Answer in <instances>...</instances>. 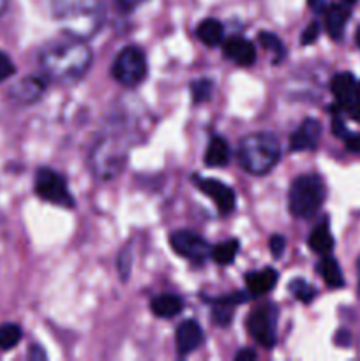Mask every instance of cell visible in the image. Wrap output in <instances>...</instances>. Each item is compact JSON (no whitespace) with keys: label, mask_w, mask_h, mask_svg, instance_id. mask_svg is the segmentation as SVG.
Returning a JSON list of instances; mask_svg holds the SVG:
<instances>
[{"label":"cell","mask_w":360,"mask_h":361,"mask_svg":"<svg viewBox=\"0 0 360 361\" xmlns=\"http://www.w3.org/2000/svg\"><path fill=\"white\" fill-rule=\"evenodd\" d=\"M39 62L42 71L52 80L60 83H73L81 80L90 69L92 51L81 39L67 35L46 44L41 49Z\"/></svg>","instance_id":"obj_1"},{"label":"cell","mask_w":360,"mask_h":361,"mask_svg":"<svg viewBox=\"0 0 360 361\" xmlns=\"http://www.w3.org/2000/svg\"><path fill=\"white\" fill-rule=\"evenodd\" d=\"M52 4L64 32L81 41L97 34L104 20L102 0H52Z\"/></svg>","instance_id":"obj_2"},{"label":"cell","mask_w":360,"mask_h":361,"mask_svg":"<svg viewBox=\"0 0 360 361\" xmlns=\"http://www.w3.org/2000/svg\"><path fill=\"white\" fill-rule=\"evenodd\" d=\"M281 159V143L272 133H254L242 137L239 162L251 175H267Z\"/></svg>","instance_id":"obj_3"},{"label":"cell","mask_w":360,"mask_h":361,"mask_svg":"<svg viewBox=\"0 0 360 361\" xmlns=\"http://www.w3.org/2000/svg\"><path fill=\"white\" fill-rule=\"evenodd\" d=\"M325 201V183L318 175H300L293 180L288 194V207L292 215L311 219L318 214Z\"/></svg>","instance_id":"obj_4"},{"label":"cell","mask_w":360,"mask_h":361,"mask_svg":"<svg viewBox=\"0 0 360 361\" xmlns=\"http://www.w3.org/2000/svg\"><path fill=\"white\" fill-rule=\"evenodd\" d=\"M112 76L124 87H136L147 76V59L138 46H127L116 55Z\"/></svg>","instance_id":"obj_5"},{"label":"cell","mask_w":360,"mask_h":361,"mask_svg":"<svg viewBox=\"0 0 360 361\" xmlns=\"http://www.w3.org/2000/svg\"><path fill=\"white\" fill-rule=\"evenodd\" d=\"M124 161H126V148L119 147L116 141L109 137L102 140L92 152V169L102 180H112L113 176L119 175Z\"/></svg>","instance_id":"obj_6"},{"label":"cell","mask_w":360,"mask_h":361,"mask_svg":"<svg viewBox=\"0 0 360 361\" xmlns=\"http://www.w3.org/2000/svg\"><path fill=\"white\" fill-rule=\"evenodd\" d=\"M35 194H37L41 200L55 203L59 204V207H74V200L73 196H71L69 189H67L66 180H64L59 173L53 171V169H39L37 175H35Z\"/></svg>","instance_id":"obj_7"},{"label":"cell","mask_w":360,"mask_h":361,"mask_svg":"<svg viewBox=\"0 0 360 361\" xmlns=\"http://www.w3.org/2000/svg\"><path fill=\"white\" fill-rule=\"evenodd\" d=\"M275 328H277V309L274 305H265L253 310L247 317L249 335L263 348L270 349L275 344Z\"/></svg>","instance_id":"obj_8"},{"label":"cell","mask_w":360,"mask_h":361,"mask_svg":"<svg viewBox=\"0 0 360 361\" xmlns=\"http://www.w3.org/2000/svg\"><path fill=\"white\" fill-rule=\"evenodd\" d=\"M169 243L179 256L186 257L193 263H203L210 254L208 243L193 231H175L169 238Z\"/></svg>","instance_id":"obj_9"},{"label":"cell","mask_w":360,"mask_h":361,"mask_svg":"<svg viewBox=\"0 0 360 361\" xmlns=\"http://www.w3.org/2000/svg\"><path fill=\"white\" fill-rule=\"evenodd\" d=\"M193 182L196 183L198 189L205 194V196L210 197L215 203L217 210L222 215H228L235 210L236 204V196L233 192L232 187H228L226 183L217 182V180L212 178H200V176H194Z\"/></svg>","instance_id":"obj_10"},{"label":"cell","mask_w":360,"mask_h":361,"mask_svg":"<svg viewBox=\"0 0 360 361\" xmlns=\"http://www.w3.org/2000/svg\"><path fill=\"white\" fill-rule=\"evenodd\" d=\"M321 123L314 118H307L296 127L295 133L289 136V148L295 152L314 150L320 145Z\"/></svg>","instance_id":"obj_11"},{"label":"cell","mask_w":360,"mask_h":361,"mask_svg":"<svg viewBox=\"0 0 360 361\" xmlns=\"http://www.w3.org/2000/svg\"><path fill=\"white\" fill-rule=\"evenodd\" d=\"M46 90V81L39 76H28L14 83L9 90V97L18 104H32Z\"/></svg>","instance_id":"obj_12"},{"label":"cell","mask_w":360,"mask_h":361,"mask_svg":"<svg viewBox=\"0 0 360 361\" xmlns=\"http://www.w3.org/2000/svg\"><path fill=\"white\" fill-rule=\"evenodd\" d=\"M175 344L180 355H189L203 344V330L196 321H184L176 328Z\"/></svg>","instance_id":"obj_13"},{"label":"cell","mask_w":360,"mask_h":361,"mask_svg":"<svg viewBox=\"0 0 360 361\" xmlns=\"http://www.w3.org/2000/svg\"><path fill=\"white\" fill-rule=\"evenodd\" d=\"M325 13V28H327L328 35L335 41H341V37L344 35L346 23H348L349 16H352V11H349V4H332L327 6Z\"/></svg>","instance_id":"obj_14"},{"label":"cell","mask_w":360,"mask_h":361,"mask_svg":"<svg viewBox=\"0 0 360 361\" xmlns=\"http://www.w3.org/2000/svg\"><path fill=\"white\" fill-rule=\"evenodd\" d=\"M224 55L239 66H253L256 62V49L244 37H232L224 41Z\"/></svg>","instance_id":"obj_15"},{"label":"cell","mask_w":360,"mask_h":361,"mask_svg":"<svg viewBox=\"0 0 360 361\" xmlns=\"http://www.w3.org/2000/svg\"><path fill=\"white\" fill-rule=\"evenodd\" d=\"M277 277L279 275L274 268H263V270L251 271V274L246 275L247 293H249L251 296H254V298L267 295V293L275 286Z\"/></svg>","instance_id":"obj_16"},{"label":"cell","mask_w":360,"mask_h":361,"mask_svg":"<svg viewBox=\"0 0 360 361\" xmlns=\"http://www.w3.org/2000/svg\"><path fill=\"white\" fill-rule=\"evenodd\" d=\"M356 80L352 73H339L335 74L334 80H332V94L337 99L339 106L346 108V106L352 102L353 95L356 92Z\"/></svg>","instance_id":"obj_17"},{"label":"cell","mask_w":360,"mask_h":361,"mask_svg":"<svg viewBox=\"0 0 360 361\" xmlns=\"http://www.w3.org/2000/svg\"><path fill=\"white\" fill-rule=\"evenodd\" d=\"M196 35L203 44L215 48V46H219L224 41V27H222L221 21L208 18V20H203L198 25Z\"/></svg>","instance_id":"obj_18"},{"label":"cell","mask_w":360,"mask_h":361,"mask_svg":"<svg viewBox=\"0 0 360 361\" xmlns=\"http://www.w3.org/2000/svg\"><path fill=\"white\" fill-rule=\"evenodd\" d=\"M309 247L313 249V252L321 254V256H327V254H330V250L334 249V238H332L330 226H328L327 221L320 222V224L311 231Z\"/></svg>","instance_id":"obj_19"},{"label":"cell","mask_w":360,"mask_h":361,"mask_svg":"<svg viewBox=\"0 0 360 361\" xmlns=\"http://www.w3.org/2000/svg\"><path fill=\"white\" fill-rule=\"evenodd\" d=\"M150 309L157 317H166L168 319V317H175L182 312L184 303L175 295H159L150 302Z\"/></svg>","instance_id":"obj_20"},{"label":"cell","mask_w":360,"mask_h":361,"mask_svg":"<svg viewBox=\"0 0 360 361\" xmlns=\"http://www.w3.org/2000/svg\"><path fill=\"white\" fill-rule=\"evenodd\" d=\"M229 162V147L222 137H212L205 152V166L208 168H222Z\"/></svg>","instance_id":"obj_21"},{"label":"cell","mask_w":360,"mask_h":361,"mask_svg":"<svg viewBox=\"0 0 360 361\" xmlns=\"http://www.w3.org/2000/svg\"><path fill=\"white\" fill-rule=\"evenodd\" d=\"M318 270H320L321 277H323L325 284H327L328 288L339 289L344 286V277H342L341 267H339L337 261H335L332 256H328V254L327 256H323V259L320 261Z\"/></svg>","instance_id":"obj_22"},{"label":"cell","mask_w":360,"mask_h":361,"mask_svg":"<svg viewBox=\"0 0 360 361\" xmlns=\"http://www.w3.org/2000/svg\"><path fill=\"white\" fill-rule=\"evenodd\" d=\"M242 300H246V296L244 295H233V296H228V298H219L217 302H215L214 310H212L214 323L219 324V326H226V324L232 321L233 305H235L236 302H242Z\"/></svg>","instance_id":"obj_23"},{"label":"cell","mask_w":360,"mask_h":361,"mask_svg":"<svg viewBox=\"0 0 360 361\" xmlns=\"http://www.w3.org/2000/svg\"><path fill=\"white\" fill-rule=\"evenodd\" d=\"M236 254H239V240H226V242L217 243L214 249L210 250L212 259L217 264H232V261L235 259Z\"/></svg>","instance_id":"obj_24"},{"label":"cell","mask_w":360,"mask_h":361,"mask_svg":"<svg viewBox=\"0 0 360 361\" xmlns=\"http://www.w3.org/2000/svg\"><path fill=\"white\" fill-rule=\"evenodd\" d=\"M21 341V328L14 323L0 324V349L9 351Z\"/></svg>","instance_id":"obj_25"},{"label":"cell","mask_w":360,"mask_h":361,"mask_svg":"<svg viewBox=\"0 0 360 361\" xmlns=\"http://www.w3.org/2000/svg\"><path fill=\"white\" fill-rule=\"evenodd\" d=\"M289 293L302 303H311L318 295L316 288L311 286L309 282L302 281V279H296V281H293L292 284H289Z\"/></svg>","instance_id":"obj_26"},{"label":"cell","mask_w":360,"mask_h":361,"mask_svg":"<svg viewBox=\"0 0 360 361\" xmlns=\"http://www.w3.org/2000/svg\"><path fill=\"white\" fill-rule=\"evenodd\" d=\"M260 42L265 46V49H268L270 53H274V55H275L274 62L275 63H277L279 60L284 56V46H282V42L279 41L277 35L270 34V32H261Z\"/></svg>","instance_id":"obj_27"},{"label":"cell","mask_w":360,"mask_h":361,"mask_svg":"<svg viewBox=\"0 0 360 361\" xmlns=\"http://www.w3.org/2000/svg\"><path fill=\"white\" fill-rule=\"evenodd\" d=\"M191 95H193V101L198 102V104L208 101L212 95V81L207 80V78H201V80L194 81L191 85Z\"/></svg>","instance_id":"obj_28"},{"label":"cell","mask_w":360,"mask_h":361,"mask_svg":"<svg viewBox=\"0 0 360 361\" xmlns=\"http://www.w3.org/2000/svg\"><path fill=\"white\" fill-rule=\"evenodd\" d=\"M13 74H14L13 60H11L6 53L0 51V81L7 80V78H11Z\"/></svg>","instance_id":"obj_29"},{"label":"cell","mask_w":360,"mask_h":361,"mask_svg":"<svg viewBox=\"0 0 360 361\" xmlns=\"http://www.w3.org/2000/svg\"><path fill=\"white\" fill-rule=\"evenodd\" d=\"M318 35H320V23L313 21V23L307 25V28L304 30L300 42H302V44H313V42L318 39Z\"/></svg>","instance_id":"obj_30"},{"label":"cell","mask_w":360,"mask_h":361,"mask_svg":"<svg viewBox=\"0 0 360 361\" xmlns=\"http://www.w3.org/2000/svg\"><path fill=\"white\" fill-rule=\"evenodd\" d=\"M344 109L348 111V115L352 116L353 120H360V83L356 85V92L355 95H353L352 102H349Z\"/></svg>","instance_id":"obj_31"},{"label":"cell","mask_w":360,"mask_h":361,"mask_svg":"<svg viewBox=\"0 0 360 361\" xmlns=\"http://www.w3.org/2000/svg\"><path fill=\"white\" fill-rule=\"evenodd\" d=\"M284 247H286V240L284 236L281 235H274L270 238V252L274 257H281L282 252H284Z\"/></svg>","instance_id":"obj_32"},{"label":"cell","mask_w":360,"mask_h":361,"mask_svg":"<svg viewBox=\"0 0 360 361\" xmlns=\"http://www.w3.org/2000/svg\"><path fill=\"white\" fill-rule=\"evenodd\" d=\"M332 130H334L335 136L344 137V140L349 136L348 129H346V126H344V123H342L341 118H334V123H332Z\"/></svg>","instance_id":"obj_33"},{"label":"cell","mask_w":360,"mask_h":361,"mask_svg":"<svg viewBox=\"0 0 360 361\" xmlns=\"http://www.w3.org/2000/svg\"><path fill=\"white\" fill-rule=\"evenodd\" d=\"M115 2L122 11H133L136 9L138 6H141L143 2H147V0H115Z\"/></svg>","instance_id":"obj_34"},{"label":"cell","mask_w":360,"mask_h":361,"mask_svg":"<svg viewBox=\"0 0 360 361\" xmlns=\"http://www.w3.org/2000/svg\"><path fill=\"white\" fill-rule=\"evenodd\" d=\"M346 147L353 152H360V134H356V136H352V134H349V136L346 137Z\"/></svg>","instance_id":"obj_35"},{"label":"cell","mask_w":360,"mask_h":361,"mask_svg":"<svg viewBox=\"0 0 360 361\" xmlns=\"http://www.w3.org/2000/svg\"><path fill=\"white\" fill-rule=\"evenodd\" d=\"M236 360L239 361H244V360H254L256 358V353L254 351H251V349H244V351H240V353H236V356H235Z\"/></svg>","instance_id":"obj_36"},{"label":"cell","mask_w":360,"mask_h":361,"mask_svg":"<svg viewBox=\"0 0 360 361\" xmlns=\"http://www.w3.org/2000/svg\"><path fill=\"white\" fill-rule=\"evenodd\" d=\"M309 6L313 7L314 11H318V13H321V11L327 9V4H325V0H309Z\"/></svg>","instance_id":"obj_37"},{"label":"cell","mask_w":360,"mask_h":361,"mask_svg":"<svg viewBox=\"0 0 360 361\" xmlns=\"http://www.w3.org/2000/svg\"><path fill=\"white\" fill-rule=\"evenodd\" d=\"M7 4H9V0H0V14L7 9Z\"/></svg>","instance_id":"obj_38"},{"label":"cell","mask_w":360,"mask_h":361,"mask_svg":"<svg viewBox=\"0 0 360 361\" xmlns=\"http://www.w3.org/2000/svg\"><path fill=\"white\" fill-rule=\"evenodd\" d=\"M356 275H359V296H360V256L356 259Z\"/></svg>","instance_id":"obj_39"},{"label":"cell","mask_w":360,"mask_h":361,"mask_svg":"<svg viewBox=\"0 0 360 361\" xmlns=\"http://www.w3.org/2000/svg\"><path fill=\"white\" fill-rule=\"evenodd\" d=\"M355 42H356V46L360 48V27H359V30H356V34H355Z\"/></svg>","instance_id":"obj_40"},{"label":"cell","mask_w":360,"mask_h":361,"mask_svg":"<svg viewBox=\"0 0 360 361\" xmlns=\"http://www.w3.org/2000/svg\"><path fill=\"white\" fill-rule=\"evenodd\" d=\"M342 2H344V4H353V2H356V0H342Z\"/></svg>","instance_id":"obj_41"}]
</instances>
